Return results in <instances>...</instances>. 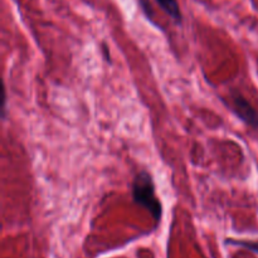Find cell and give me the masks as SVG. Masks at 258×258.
<instances>
[{
    "label": "cell",
    "instance_id": "1",
    "mask_svg": "<svg viewBox=\"0 0 258 258\" xmlns=\"http://www.w3.org/2000/svg\"><path fill=\"white\" fill-rule=\"evenodd\" d=\"M133 199L136 204L145 208L153 216L154 221L159 222L163 216V206L156 197L154 179L149 171L143 170L134 178Z\"/></svg>",
    "mask_w": 258,
    "mask_h": 258
},
{
    "label": "cell",
    "instance_id": "2",
    "mask_svg": "<svg viewBox=\"0 0 258 258\" xmlns=\"http://www.w3.org/2000/svg\"><path fill=\"white\" fill-rule=\"evenodd\" d=\"M228 106L244 123L258 130V111L239 91L232 90L228 97Z\"/></svg>",
    "mask_w": 258,
    "mask_h": 258
},
{
    "label": "cell",
    "instance_id": "3",
    "mask_svg": "<svg viewBox=\"0 0 258 258\" xmlns=\"http://www.w3.org/2000/svg\"><path fill=\"white\" fill-rule=\"evenodd\" d=\"M155 2L165 12V14L175 22V24H181L183 15H181L178 0H155Z\"/></svg>",
    "mask_w": 258,
    "mask_h": 258
},
{
    "label": "cell",
    "instance_id": "4",
    "mask_svg": "<svg viewBox=\"0 0 258 258\" xmlns=\"http://www.w3.org/2000/svg\"><path fill=\"white\" fill-rule=\"evenodd\" d=\"M227 243H231V244H234V246H241V247H244V248L249 249V251H253L258 253V243L256 242H246V241H227Z\"/></svg>",
    "mask_w": 258,
    "mask_h": 258
}]
</instances>
